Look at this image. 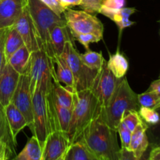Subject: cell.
Wrapping results in <instances>:
<instances>
[{"label":"cell","instance_id":"cell-37","mask_svg":"<svg viewBox=\"0 0 160 160\" xmlns=\"http://www.w3.org/2000/svg\"><path fill=\"white\" fill-rule=\"evenodd\" d=\"M14 152L11 147L3 142H0V160L8 159L9 156Z\"/></svg>","mask_w":160,"mask_h":160},{"label":"cell","instance_id":"cell-38","mask_svg":"<svg viewBox=\"0 0 160 160\" xmlns=\"http://www.w3.org/2000/svg\"><path fill=\"white\" fill-rule=\"evenodd\" d=\"M118 160H145V159H144L143 157H142V159H138L131 150L121 148V149H120V157H119Z\"/></svg>","mask_w":160,"mask_h":160},{"label":"cell","instance_id":"cell-9","mask_svg":"<svg viewBox=\"0 0 160 160\" xmlns=\"http://www.w3.org/2000/svg\"><path fill=\"white\" fill-rule=\"evenodd\" d=\"M11 102L24 116L28 122V126L30 127V128H32V94L30 88V77L28 67L24 72L20 74Z\"/></svg>","mask_w":160,"mask_h":160},{"label":"cell","instance_id":"cell-42","mask_svg":"<svg viewBox=\"0 0 160 160\" xmlns=\"http://www.w3.org/2000/svg\"><path fill=\"white\" fill-rule=\"evenodd\" d=\"M148 91H152L160 96V78L152 83L149 88H148Z\"/></svg>","mask_w":160,"mask_h":160},{"label":"cell","instance_id":"cell-39","mask_svg":"<svg viewBox=\"0 0 160 160\" xmlns=\"http://www.w3.org/2000/svg\"><path fill=\"white\" fill-rule=\"evenodd\" d=\"M134 23H135V22L131 21L130 19H123V20H120V21L116 23V24H117V26L119 28V42L120 40V38H121L123 30L125 29L126 28H129V27L132 26Z\"/></svg>","mask_w":160,"mask_h":160},{"label":"cell","instance_id":"cell-16","mask_svg":"<svg viewBox=\"0 0 160 160\" xmlns=\"http://www.w3.org/2000/svg\"><path fill=\"white\" fill-rule=\"evenodd\" d=\"M54 65H56L55 73L58 81L65 84L72 92H76V84L73 73L67 62V59L62 55L54 56L52 59Z\"/></svg>","mask_w":160,"mask_h":160},{"label":"cell","instance_id":"cell-17","mask_svg":"<svg viewBox=\"0 0 160 160\" xmlns=\"http://www.w3.org/2000/svg\"><path fill=\"white\" fill-rule=\"evenodd\" d=\"M5 115L10 130L11 135L13 140L17 142V136L25 127L28 126V122L21 112L12 104L9 103L4 107Z\"/></svg>","mask_w":160,"mask_h":160},{"label":"cell","instance_id":"cell-46","mask_svg":"<svg viewBox=\"0 0 160 160\" xmlns=\"http://www.w3.org/2000/svg\"><path fill=\"white\" fill-rule=\"evenodd\" d=\"M159 78H160V75H159Z\"/></svg>","mask_w":160,"mask_h":160},{"label":"cell","instance_id":"cell-5","mask_svg":"<svg viewBox=\"0 0 160 160\" xmlns=\"http://www.w3.org/2000/svg\"><path fill=\"white\" fill-rule=\"evenodd\" d=\"M50 78H51V70L50 72L44 75L43 78L36 86L35 90L32 95L33 125L31 130L33 133V135L37 138L42 147L45 138L50 133L48 116H47L46 100H45L47 85Z\"/></svg>","mask_w":160,"mask_h":160},{"label":"cell","instance_id":"cell-20","mask_svg":"<svg viewBox=\"0 0 160 160\" xmlns=\"http://www.w3.org/2000/svg\"><path fill=\"white\" fill-rule=\"evenodd\" d=\"M23 41L14 26L10 27L6 31L4 42V54L6 62L12 54L23 45Z\"/></svg>","mask_w":160,"mask_h":160},{"label":"cell","instance_id":"cell-18","mask_svg":"<svg viewBox=\"0 0 160 160\" xmlns=\"http://www.w3.org/2000/svg\"><path fill=\"white\" fill-rule=\"evenodd\" d=\"M68 30L67 26H56L50 31V41L54 56L62 54L66 42L72 38L69 36Z\"/></svg>","mask_w":160,"mask_h":160},{"label":"cell","instance_id":"cell-31","mask_svg":"<svg viewBox=\"0 0 160 160\" xmlns=\"http://www.w3.org/2000/svg\"><path fill=\"white\" fill-rule=\"evenodd\" d=\"M102 0H81L79 6L83 11L92 15L99 13Z\"/></svg>","mask_w":160,"mask_h":160},{"label":"cell","instance_id":"cell-10","mask_svg":"<svg viewBox=\"0 0 160 160\" xmlns=\"http://www.w3.org/2000/svg\"><path fill=\"white\" fill-rule=\"evenodd\" d=\"M13 26L20 34L23 43L31 52L42 49V41L26 6Z\"/></svg>","mask_w":160,"mask_h":160},{"label":"cell","instance_id":"cell-2","mask_svg":"<svg viewBox=\"0 0 160 160\" xmlns=\"http://www.w3.org/2000/svg\"><path fill=\"white\" fill-rule=\"evenodd\" d=\"M97 117L98 102L90 89L73 92V107L67 133L70 143L78 142L84 128Z\"/></svg>","mask_w":160,"mask_h":160},{"label":"cell","instance_id":"cell-48","mask_svg":"<svg viewBox=\"0 0 160 160\" xmlns=\"http://www.w3.org/2000/svg\"><path fill=\"white\" fill-rule=\"evenodd\" d=\"M5 160H6V159H5Z\"/></svg>","mask_w":160,"mask_h":160},{"label":"cell","instance_id":"cell-24","mask_svg":"<svg viewBox=\"0 0 160 160\" xmlns=\"http://www.w3.org/2000/svg\"><path fill=\"white\" fill-rule=\"evenodd\" d=\"M135 12H137V9L134 7H123L120 9H109L102 6L99 10V13L106 16L115 23L123 19H129L130 17Z\"/></svg>","mask_w":160,"mask_h":160},{"label":"cell","instance_id":"cell-30","mask_svg":"<svg viewBox=\"0 0 160 160\" xmlns=\"http://www.w3.org/2000/svg\"><path fill=\"white\" fill-rule=\"evenodd\" d=\"M141 121H142V118L139 116L138 112H137V111H127L123 113L120 122H123L128 127V129L132 132Z\"/></svg>","mask_w":160,"mask_h":160},{"label":"cell","instance_id":"cell-47","mask_svg":"<svg viewBox=\"0 0 160 160\" xmlns=\"http://www.w3.org/2000/svg\"><path fill=\"white\" fill-rule=\"evenodd\" d=\"M147 160H149V159H147Z\"/></svg>","mask_w":160,"mask_h":160},{"label":"cell","instance_id":"cell-34","mask_svg":"<svg viewBox=\"0 0 160 160\" xmlns=\"http://www.w3.org/2000/svg\"><path fill=\"white\" fill-rule=\"evenodd\" d=\"M40 1L42 2L48 8H50L57 15L61 16V17H62V15H63L66 8L62 6L59 0H40Z\"/></svg>","mask_w":160,"mask_h":160},{"label":"cell","instance_id":"cell-43","mask_svg":"<svg viewBox=\"0 0 160 160\" xmlns=\"http://www.w3.org/2000/svg\"><path fill=\"white\" fill-rule=\"evenodd\" d=\"M66 160H73V157H72V153H71V152H70V150H69L68 153H67V158H66Z\"/></svg>","mask_w":160,"mask_h":160},{"label":"cell","instance_id":"cell-4","mask_svg":"<svg viewBox=\"0 0 160 160\" xmlns=\"http://www.w3.org/2000/svg\"><path fill=\"white\" fill-rule=\"evenodd\" d=\"M26 6L42 41V50L52 60L54 52L50 41V31L56 26H67L66 20L40 0H26Z\"/></svg>","mask_w":160,"mask_h":160},{"label":"cell","instance_id":"cell-41","mask_svg":"<svg viewBox=\"0 0 160 160\" xmlns=\"http://www.w3.org/2000/svg\"><path fill=\"white\" fill-rule=\"evenodd\" d=\"M62 6L67 9V8H72L73 6H79L81 3V0H59Z\"/></svg>","mask_w":160,"mask_h":160},{"label":"cell","instance_id":"cell-44","mask_svg":"<svg viewBox=\"0 0 160 160\" xmlns=\"http://www.w3.org/2000/svg\"><path fill=\"white\" fill-rule=\"evenodd\" d=\"M70 150V149H69ZM69 150H67V152H66L65 153H64L63 155H62V156H60V157L59 158V159H58L57 160H66V158H67V153H68V152H69Z\"/></svg>","mask_w":160,"mask_h":160},{"label":"cell","instance_id":"cell-12","mask_svg":"<svg viewBox=\"0 0 160 160\" xmlns=\"http://www.w3.org/2000/svg\"><path fill=\"white\" fill-rule=\"evenodd\" d=\"M72 144L66 132L61 131H52L48 134L43 145V160H57Z\"/></svg>","mask_w":160,"mask_h":160},{"label":"cell","instance_id":"cell-21","mask_svg":"<svg viewBox=\"0 0 160 160\" xmlns=\"http://www.w3.org/2000/svg\"><path fill=\"white\" fill-rule=\"evenodd\" d=\"M106 63L109 70L113 73L116 78L119 79L125 77L129 68L128 59L120 52L119 49H117V52L109 56V59Z\"/></svg>","mask_w":160,"mask_h":160},{"label":"cell","instance_id":"cell-25","mask_svg":"<svg viewBox=\"0 0 160 160\" xmlns=\"http://www.w3.org/2000/svg\"><path fill=\"white\" fill-rule=\"evenodd\" d=\"M0 142H5L12 149H14V146L17 144L11 135L10 130L5 115L4 108L1 105H0Z\"/></svg>","mask_w":160,"mask_h":160},{"label":"cell","instance_id":"cell-19","mask_svg":"<svg viewBox=\"0 0 160 160\" xmlns=\"http://www.w3.org/2000/svg\"><path fill=\"white\" fill-rule=\"evenodd\" d=\"M14 160H43V147L35 136L33 135L28 140Z\"/></svg>","mask_w":160,"mask_h":160},{"label":"cell","instance_id":"cell-45","mask_svg":"<svg viewBox=\"0 0 160 160\" xmlns=\"http://www.w3.org/2000/svg\"><path fill=\"white\" fill-rule=\"evenodd\" d=\"M159 23H160V20H159Z\"/></svg>","mask_w":160,"mask_h":160},{"label":"cell","instance_id":"cell-11","mask_svg":"<svg viewBox=\"0 0 160 160\" xmlns=\"http://www.w3.org/2000/svg\"><path fill=\"white\" fill-rule=\"evenodd\" d=\"M53 62L42 49L31 52L28 71L30 77V88L33 95L36 86L44 75L50 72Z\"/></svg>","mask_w":160,"mask_h":160},{"label":"cell","instance_id":"cell-28","mask_svg":"<svg viewBox=\"0 0 160 160\" xmlns=\"http://www.w3.org/2000/svg\"><path fill=\"white\" fill-rule=\"evenodd\" d=\"M138 114L142 120L147 124V126H153L159 121L160 116L157 110L141 106L138 110Z\"/></svg>","mask_w":160,"mask_h":160},{"label":"cell","instance_id":"cell-26","mask_svg":"<svg viewBox=\"0 0 160 160\" xmlns=\"http://www.w3.org/2000/svg\"><path fill=\"white\" fill-rule=\"evenodd\" d=\"M138 102L141 106L157 110L160 108V96L152 91H147L138 95Z\"/></svg>","mask_w":160,"mask_h":160},{"label":"cell","instance_id":"cell-8","mask_svg":"<svg viewBox=\"0 0 160 160\" xmlns=\"http://www.w3.org/2000/svg\"><path fill=\"white\" fill-rule=\"evenodd\" d=\"M63 16L70 33L94 34L103 38V24L95 15L83 10L67 8L64 11Z\"/></svg>","mask_w":160,"mask_h":160},{"label":"cell","instance_id":"cell-3","mask_svg":"<svg viewBox=\"0 0 160 160\" xmlns=\"http://www.w3.org/2000/svg\"><path fill=\"white\" fill-rule=\"evenodd\" d=\"M140 107L138 95L132 90L126 77H123L120 79L117 92L109 104L100 111L98 117L117 131L123 113L127 111L138 112Z\"/></svg>","mask_w":160,"mask_h":160},{"label":"cell","instance_id":"cell-22","mask_svg":"<svg viewBox=\"0 0 160 160\" xmlns=\"http://www.w3.org/2000/svg\"><path fill=\"white\" fill-rule=\"evenodd\" d=\"M31 55V52L28 50L26 45L23 44L19 49H17L11 56L7 62L17 73L22 74L28 67Z\"/></svg>","mask_w":160,"mask_h":160},{"label":"cell","instance_id":"cell-29","mask_svg":"<svg viewBox=\"0 0 160 160\" xmlns=\"http://www.w3.org/2000/svg\"><path fill=\"white\" fill-rule=\"evenodd\" d=\"M73 38L75 40L78 41L85 48L86 51L90 50L89 45L90 44L92 43H97L99 41H101L102 38L98 37V36L95 35L94 34H79V33H70Z\"/></svg>","mask_w":160,"mask_h":160},{"label":"cell","instance_id":"cell-35","mask_svg":"<svg viewBox=\"0 0 160 160\" xmlns=\"http://www.w3.org/2000/svg\"><path fill=\"white\" fill-rule=\"evenodd\" d=\"M8 28H3V29L0 28V73L6 63L4 54V42Z\"/></svg>","mask_w":160,"mask_h":160},{"label":"cell","instance_id":"cell-23","mask_svg":"<svg viewBox=\"0 0 160 160\" xmlns=\"http://www.w3.org/2000/svg\"><path fill=\"white\" fill-rule=\"evenodd\" d=\"M80 57L83 63L88 67L89 69L98 71L102 66L103 62L106 59L103 58L102 53L101 52H94L88 50L86 51L84 53L81 54L80 53Z\"/></svg>","mask_w":160,"mask_h":160},{"label":"cell","instance_id":"cell-33","mask_svg":"<svg viewBox=\"0 0 160 160\" xmlns=\"http://www.w3.org/2000/svg\"><path fill=\"white\" fill-rule=\"evenodd\" d=\"M117 132L120 134V141H121V148L129 150L132 132L128 129V127L123 122H120L119 124Z\"/></svg>","mask_w":160,"mask_h":160},{"label":"cell","instance_id":"cell-40","mask_svg":"<svg viewBox=\"0 0 160 160\" xmlns=\"http://www.w3.org/2000/svg\"><path fill=\"white\" fill-rule=\"evenodd\" d=\"M149 160H160V146L153 147L149 154Z\"/></svg>","mask_w":160,"mask_h":160},{"label":"cell","instance_id":"cell-32","mask_svg":"<svg viewBox=\"0 0 160 160\" xmlns=\"http://www.w3.org/2000/svg\"><path fill=\"white\" fill-rule=\"evenodd\" d=\"M160 116V108L157 109ZM148 142L153 145V147L160 146V119L159 121L153 126L148 127L147 129Z\"/></svg>","mask_w":160,"mask_h":160},{"label":"cell","instance_id":"cell-15","mask_svg":"<svg viewBox=\"0 0 160 160\" xmlns=\"http://www.w3.org/2000/svg\"><path fill=\"white\" fill-rule=\"evenodd\" d=\"M147 129L148 126L142 120V121L132 131L129 150L134 153L138 159H142L149 145V142L147 135Z\"/></svg>","mask_w":160,"mask_h":160},{"label":"cell","instance_id":"cell-14","mask_svg":"<svg viewBox=\"0 0 160 160\" xmlns=\"http://www.w3.org/2000/svg\"><path fill=\"white\" fill-rule=\"evenodd\" d=\"M26 6V0H0V28L13 26Z\"/></svg>","mask_w":160,"mask_h":160},{"label":"cell","instance_id":"cell-27","mask_svg":"<svg viewBox=\"0 0 160 160\" xmlns=\"http://www.w3.org/2000/svg\"><path fill=\"white\" fill-rule=\"evenodd\" d=\"M70 152L73 160H100L94 156L80 141L72 144Z\"/></svg>","mask_w":160,"mask_h":160},{"label":"cell","instance_id":"cell-36","mask_svg":"<svg viewBox=\"0 0 160 160\" xmlns=\"http://www.w3.org/2000/svg\"><path fill=\"white\" fill-rule=\"evenodd\" d=\"M126 5V0H102V6L109 9H120Z\"/></svg>","mask_w":160,"mask_h":160},{"label":"cell","instance_id":"cell-6","mask_svg":"<svg viewBox=\"0 0 160 160\" xmlns=\"http://www.w3.org/2000/svg\"><path fill=\"white\" fill-rule=\"evenodd\" d=\"M106 62L105 60L101 68L97 71L90 88L98 102V115L100 111L109 104L120 81V79L116 78L109 70Z\"/></svg>","mask_w":160,"mask_h":160},{"label":"cell","instance_id":"cell-13","mask_svg":"<svg viewBox=\"0 0 160 160\" xmlns=\"http://www.w3.org/2000/svg\"><path fill=\"white\" fill-rule=\"evenodd\" d=\"M20 74L8 62L0 73V105L3 108L11 102Z\"/></svg>","mask_w":160,"mask_h":160},{"label":"cell","instance_id":"cell-1","mask_svg":"<svg viewBox=\"0 0 160 160\" xmlns=\"http://www.w3.org/2000/svg\"><path fill=\"white\" fill-rule=\"evenodd\" d=\"M100 160H118L120 149L117 131L95 117L84 128L79 140Z\"/></svg>","mask_w":160,"mask_h":160},{"label":"cell","instance_id":"cell-7","mask_svg":"<svg viewBox=\"0 0 160 160\" xmlns=\"http://www.w3.org/2000/svg\"><path fill=\"white\" fill-rule=\"evenodd\" d=\"M62 55L66 58L72 70L77 92L90 89L97 70H91L83 63L80 57V53L73 44V37L66 42Z\"/></svg>","mask_w":160,"mask_h":160}]
</instances>
